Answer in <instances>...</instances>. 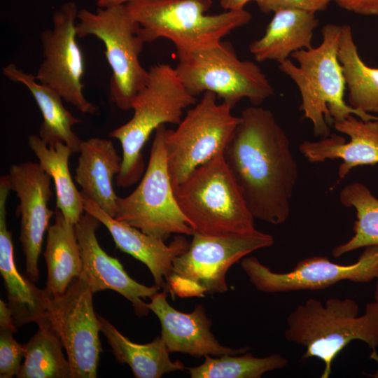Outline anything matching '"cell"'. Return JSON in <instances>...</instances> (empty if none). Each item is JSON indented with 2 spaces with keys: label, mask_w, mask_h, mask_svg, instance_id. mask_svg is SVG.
<instances>
[{
  "label": "cell",
  "mask_w": 378,
  "mask_h": 378,
  "mask_svg": "<svg viewBox=\"0 0 378 378\" xmlns=\"http://www.w3.org/2000/svg\"><path fill=\"white\" fill-rule=\"evenodd\" d=\"M194 233L244 234L256 230L254 217L220 153L192 171L174 188Z\"/></svg>",
  "instance_id": "obj_6"
},
{
  "label": "cell",
  "mask_w": 378,
  "mask_h": 378,
  "mask_svg": "<svg viewBox=\"0 0 378 378\" xmlns=\"http://www.w3.org/2000/svg\"><path fill=\"white\" fill-rule=\"evenodd\" d=\"M79 153L74 181L82 195L114 218L118 197L113 178L120 171L122 158L111 141L99 137L83 141Z\"/></svg>",
  "instance_id": "obj_21"
},
{
  "label": "cell",
  "mask_w": 378,
  "mask_h": 378,
  "mask_svg": "<svg viewBox=\"0 0 378 378\" xmlns=\"http://www.w3.org/2000/svg\"><path fill=\"white\" fill-rule=\"evenodd\" d=\"M285 338L305 348L302 358H316L324 369L321 378H328L337 355L351 342L360 340L372 349L378 360V302L374 300L359 315L358 303L351 298L328 299L323 304L309 298L287 317Z\"/></svg>",
  "instance_id": "obj_2"
},
{
  "label": "cell",
  "mask_w": 378,
  "mask_h": 378,
  "mask_svg": "<svg viewBox=\"0 0 378 378\" xmlns=\"http://www.w3.org/2000/svg\"><path fill=\"white\" fill-rule=\"evenodd\" d=\"M332 0H255L260 10L265 13L281 9H295L312 13L324 10Z\"/></svg>",
  "instance_id": "obj_32"
},
{
  "label": "cell",
  "mask_w": 378,
  "mask_h": 378,
  "mask_svg": "<svg viewBox=\"0 0 378 378\" xmlns=\"http://www.w3.org/2000/svg\"><path fill=\"white\" fill-rule=\"evenodd\" d=\"M24 344V362L18 378H71V369L65 358L63 344L48 319Z\"/></svg>",
  "instance_id": "obj_28"
},
{
  "label": "cell",
  "mask_w": 378,
  "mask_h": 378,
  "mask_svg": "<svg viewBox=\"0 0 378 378\" xmlns=\"http://www.w3.org/2000/svg\"><path fill=\"white\" fill-rule=\"evenodd\" d=\"M83 198L85 212L95 217L107 228L116 247L145 264L155 285L164 288V280L167 281L172 272L174 258L188 248L190 242L183 234H176L167 245L164 240L115 219L92 201L83 196Z\"/></svg>",
  "instance_id": "obj_19"
},
{
  "label": "cell",
  "mask_w": 378,
  "mask_h": 378,
  "mask_svg": "<svg viewBox=\"0 0 378 378\" xmlns=\"http://www.w3.org/2000/svg\"><path fill=\"white\" fill-rule=\"evenodd\" d=\"M101 332L106 337L113 354L120 364H127L136 378H160L172 372L184 370L180 360H172L160 337L141 344L124 336L106 318L99 316Z\"/></svg>",
  "instance_id": "obj_25"
},
{
  "label": "cell",
  "mask_w": 378,
  "mask_h": 378,
  "mask_svg": "<svg viewBox=\"0 0 378 378\" xmlns=\"http://www.w3.org/2000/svg\"><path fill=\"white\" fill-rule=\"evenodd\" d=\"M341 26L326 24L319 46L292 53L298 65L289 58L279 62V69L299 89L300 109L312 122L314 136L322 138L330 135L334 123L351 114L363 120H378V116L357 110L344 101L346 83L338 59Z\"/></svg>",
  "instance_id": "obj_3"
},
{
  "label": "cell",
  "mask_w": 378,
  "mask_h": 378,
  "mask_svg": "<svg viewBox=\"0 0 378 378\" xmlns=\"http://www.w3.org/2000/svg\"><path fill=\"white\" fill-rule=\"evenodd\" d=\"M273 237L255 230L227 236H209L195 232L188 249L176 256L167 280L172 295L202 298L228 290L226 274L234 263L251 253L272 246Z\"/></svg>",
  "instance_id": "obj_8"
},
{
  "label": "cell",
  "mask_w": 378,
  "mask_h": 378,
  "mask_svg": "<svg viewBox=\"0 0 378 378\" xmlns=\"http://www.w3.org/2000/svg\"><path fill=\"white\" fill-rule=\"evenodd\" d=\"M10 188L6 176L0 178V272L7 292V305L16 326L46 320L48 297L44 289L23 276L15 262L12 234L6 223V201Z\"/></svg>",
  "instance_id": "obj_20"
},
{
  "label": "cell",
  "mask_w": 378,
  "mask_h": 378,
  "mask_svg": "<svg viewBox=\"0 0 378 378\" xmlns=\"http://www.w3.org/2000/svg\"><path fill=\"white\" fill-rule=\"evenodd\" d=\"M212 4V0H136L125 6L139 24L138 34L144 43L167 38L178 57L218 43L251 20L245 9L209 15Z\"/></svg>",
  "instance_id": "obj_5"
},
{
  "label": "cell",
  "mask_w": 378,
  "mask_h": 378,
  "mask_svg": "<svg viewBox=\"0 0 378 378\" xmlns=\"http://www.w3.org/2000/svg\"><path fill=\"white\" fill-rule=\"evenodd\" d=\"M333 127L337 132L346 134L349 141H346L337 134H330L316 141H304L299 150L309 162L340 159L342 162L338 169L339 181L355 167L378 163L377 120H363L351 114L343 121L334 123Z\"/></svg>",
  "instance_id": "obj_18"
},
{
  "label": "cell",
  "mask_w": 378,
  "mask_h": 378,
  "mask_svg": "<svg viewBox=\"0 0 378 378\" xmlns=\"http://www.w3.org/2000/svg\"><path fill=\"white\" fill-rule=\"evenodd\" d=\"M338 59L348 90L349 105L378 115V68L370 67L362 60L348 24L341 26Z\"/></svg>",
  "instance_id": "obj_27"
},
{
  "label": "cell",
  "mask_w": 378,
  "mask_h": 378,
  "mask_svg": "<svg viewBox=\"0 0 378 378\" xmlns=\"http://www.w3.org/2000/svg\"><path fill=\"white\" fill-rule=\"evenodd\" d=\"M340 7L362 15H378V0H332Z\"/></svg>",
  "instance_id": "obj_33"
},
{
  "label": "cell",
  "mask_w": 378,
  "mask_h": 378,
  "mask_svg": "<svg viewBox=\"0 0 378 378\" xmlns=\"http://www.w3.org/2000/svg\"><path fill=\"white\" fill-rule=\"evenodd\" d=\"M318 21L315 13L281 9L274 12L264 35L249 45L255 61L288 59L292 53L312 48V40Z\"/></svg>",
  "instance_id": "obj_22"
},
{
  "label": "cell",
  "mask_w": 378,
  "mask_h": 378,
  "mask_svg": "<svg viewBox=\"0 0 378 378\" xmlns=\"http://www.w3.org/2000/svg\"><path fill=\"white\" fill-rule=\"evenodd\" d=\"M94 293L85 277L74 279L62 295L48 298L46 319L59 337L71 378H95L103 351L101 322L94 310Z\"/></svg>",
  "instance_id": "obj_12"
},
{
  "label": "cell",
  "mask_w": 378,
  "mask_h": 378,
  "mask_svg": "<svg viewBox=\"0 0 378 378\" xmlns=\"http://www.w3.org/2000/svg\"><path fill=\"white\" fill-rule=\"evenodd\" d=\"M146 303L161 325L160 338L172 353L187 354L195 357L239 355L248 346L232 349L221 345L211 331V321L202 304L190 313L176 310L167 300V291L158 292Z\"/></svg>",
  "instance_id": "obj_17"
},
{
  "label": "cell",
  "mask_w": 378,
  "mask_h": 378,
  "mask_svg": "<svg viewBox=\"0 0 378 378\" xmlns=\"http://www.w3.org/2000/svg\"><path fill=\"white\" fill-rule=\"evenodd\" d=\"M255 0H220L221 7L226 10H240L250 1Z\"/></svg>",
  "instance_id": "obj_35"
},
{
  "label": "cell",
  "mask_w": 378,
  "mask_h": 378,
  "mask_svg": "<svg viewBox=\"0 0 378 378\" xmlns=\"http://www.w3.org/2000/svg\"><path fill=\"white\" fill-rule=\"evenodd\" d=\"M239 118L225 161L254 218L282 224L299 176L289 139L269 109L253 105Z\"/></svg>",
  "instance_id": "obj_1"
},
{
  "label": "cell",
  "mask_w": 378,
  "mask_h": 378,
  "mask_svg": "<svg viewBox=\"0 0 378 378\" xmlns=\"http://www.w3.org/2000/svg\"><path fill=\"white\" fill-rule=\"evenodd\" d=\"M376 284H375V288H374V300L378 302V275L375 279Z\"/></svg>",
  "instance_id": "obj_37"
},
{
  "label": "cell",
  "mask_w": 378,
  "mask_h": 378,
  "mask_svg": "<svg viewBox=\"0 0 378 378\" xmlns=\"http://www.w3.org/2000/svg\"><path fill=\"white\" fill-rule=\"evenodd\" d=\"M241 266L249 281L259 291L286 293L328 288L342 281L367 283L378 275V246H368L358 260L351 265H340L327 257L304 258L290 272L277 273L253 256H245Z\"/></svg>",
  "instance_id": "obj_14"
},
{
  "label": "cell",
  "mask_w": 378,
  "mask_h": 378,
  "mask_svg": "<svg viewBox=\"0 0 378 378\" xmlns=\"http://www.w3.org/2000/svg\"><path fill=\"white\" fill-rule=\"evenodd\" d=\"M6 176L10 190L15 192L19 199V240L25 258L26 274L30 281L36 283L39 279L38 261L43 236L55 213L48 205L53 195L51 177L39 163L31 161L13 164Z\"/></svg>",
  "instance_id": "obj_15"
},
{
  "label": "cell",
  "mask_w": 378,
  "mask_h": 378,
  "mask_svg": "<svg viewBox=\"0 0 378 378\" xmlns=\"http://www.w3.org/2000/svg\"><path fill=\"white\" fill-rule=\"evenodd\" d=\"M78 13L74 1L66 2L54 11L52 28L41 34L43 60L35 78L80 112L93 113L97 107L83 94L84 60L76 40Z\"/></svg>",
  "instance_id": "obj_13"
},
{
  "label": "cell",
  "mask_w": 378,
  "mask_h": 378,
  "mask_svg": "<svg viewBox=\"0 0 378 378\" xmlns=\"http://www.w3.org/2000/svg\"><path fill=\"white\" fill-rule=\"evenodd\" d=\"M165 125L156 129L148 166L136 188L118 197L114 218L152 237L167 240L172 234L192 235L170 178L165 148Z\"/></svg>",
  "instance_id": "obj_10"
},
{
  "label": "cell",
  "mask_w": 378,
  "mask_h": 378,
  "mask_svg": "<svg viewBox=\"0 0 378 378\" xmlns=\"http://www.w3.org/2000/svg\"><path fill=\"white\" fill-rule=\"evenodd\" d=\"M288 363L279 354L260 358L246 352L241 356H206L200 365L188 370L192 378H260L265 372L285 368Z\"/></svg>",
  "instance_id": "obj_30"
},
{
  "label": "cell",
  "mask_w": 378,
  "mask_h": 378,
  "mask_svg": "<svg viewBox=\"0 0 378 378\" xmlns=\"http://www.w3.org/2000/svg\"><path fill=\"white\" fill-rule=\"evenodd\" d=\"M43 256L48 272L44 291L48 298H54L63 295L83 270L75 225L57 209L55 223L48 229Z\"/></svg>",
  "instance_id": "obj_24"
},
{
  "label": "cell",
  "mask_w": 378,
  "mask_h": 378,
  "mask_svg": "<svg viewBox=\"0 0 378 378\" xmlns=\"http://www.w3.org/2000/svg\"><path fill=\"white\" fill-rule=\"evenodd\" d=\"M197 102L182 83L175 68L163 63L150 67L144 86L132 102L133 116L108 133L120 142L122 149L121 168L115 177L118 186L130 187L142 176L141 150L150 134L162 125H178L183 111Z\"/></svg>",
  "instance_id": "obj_4"
},
{
  "label": "cell",
  "mask_w": 378,
  "mask_h": 378,
  "mask_svg": "<svg viewBox=\"0 0 378 378\" xmlns=\"http://www.w3.org/2000/svg\"><path fill=\"white\" fill-rule=\"evenodd\" d=\"M3 74L13 82L24 85L32 94L43 117L39 136L48 146L62 142L72 153H79L83 141L72 130L82 120L74 117L63 105L62 97L52 88L39 83L35 76L9 64L2 69Z\"/></svg>",
  "instance_id": "obj_23"
},
{
  "label": "cell",
  "mask_w": 378,
  "mask_h": 378,
  "mask_svg": "<svg viewBox=\"0 0 378 378\" xmlns=\"http://www.w3.org/2000/svg\"><path fill=\"white\" fill-rule=\"evenodd\" d=\"M177 57L176 74L195 97L211 92L234 107L243 99L259 106L274 94L260 68L239 59L229 42L220 41Z\"/></svg>",
  "instance_id": "obj_7"
},
{
  "label": "cell",
  "mask_w": 378,
  "mask_h": 378,
  "mask_svg": "<svg viewBox=\"0 0 378 378\" xmlns=\"http://www.w3.org/2000/svg\"><path fill=\"white\" fill-rule=\"evenodd\" d=\"M28 144L41 168L53 179L56 209L75 225L85 210L82 194L77 190L69 168L71 150L62 142L48 146L39 136L33 134L29 136Z\"/></svg>",
  "instance_id": "obj_26"
},
{
  "label": "cell",
  "mask_w": 378,
  "mask_h": 378,
  "mask_svg": "<svg viewBox=\"0 0 378 378\" xmlns=\"http://www.w3.org/2000/svg\"><path fill=\"white\" fill-rule=\"evenodd\" d=\"M233 107L205 92L174 130L166 129L167 162L174 189L195 169L223 153L239 122Z\"/></svg>",
  "instance_id": "obj_11"
},
{
  "label": "cell",
  "mask_w": 378,
  "mask_h": 378,
  "mask_svg": "<svg viewBox=\"0 0 378 378\" xmlns=\"http://www.w3.org/2000/svg\"><path fill=\"white\" fill-rule=\"evenodd\" d=\"M339 198L344 206L355 209L356 220L353 237L335 247L332 255L339 258L360 248L378 246V198L365 185L358 182L344 186Z\"/></svg>",
  "instance_id": "obj_29"
},
{
  "label": "cell",
  "mask_w": 378,
  "mask_h": 378,
  "mask_svg": "<svg viewBox=\"0 0 378 378\" xmlns=\"http://www.w3.org/2000/svg\"><path fill=\"white\" fill-rule=\"evenodd\" d=\"M14 332L0 328V377L11 378L17 375L24 358V344H20L13 337Z\"/></svg>",
  "instance_id": "obj_31"
},
{
  "label": "cell",
  "mask_w": 378,
  "mask_h": 378,
  "mask_svg": "<svg viewBox=\"0 0 378 378\" xmlns=\"http://www.w3.org/2000/svg\"><path fill=\"white\" fill-rule=\"evenodd\" d=\"M76 32L79 38L94 36L105 46L112 70L109 82L111 102L120 109H131L132 102L144 86L148 70L139 61L144 42L139 36V24L125 4L98 8L95 12L78 10Z\"/></svg>",
  "instance_id": "obj_9"
},
{
  "label": "cell",
  "mask_w": 378,
  "mask_h": 378,
  "mask_svg": "<svg viewBox=\"0 0 378 378\" xmlns=\"http://www.w3.org/2000/svg\"><path fill=\"white\" fill-rule=\"evenodd\" d=\"M0 328L10 329L14 332L17 331L16 326L13 318L12 312L6 302L1 300H0Z\"/></svg>",
  "instance_id": "obj_34"
},
{
  "label": "cell",
  "mask_w": 378,
  "mask_h": 378,
  "mask_svg": "<svg viewBox=\"0 0 378 378\" xmlns=\"http://www.w3.org/2000/svg\"><path fill=\"white\" fill-rule=\"evenodd\" d=\"M100 223L85 212L75 224L83 263L81 274L94 293L107 289L114 290L132 302L136 314L145 316L149 309L141 298H152L160 288L137 282L129 276L118 259L102 248L96 237Z\"/></svg>",
  "instance_id": "obj_16"
},
{
  "label": "cell",
  "mask_w": 378,
  "mask_h": 378,
  "mask_svg": "<svg viewBox=\"0 0 378 378\" xmlns=\"http://www.w3.org/2000/svg\"><path fill=\"white\" fill-rule=\"evenodd\" d=\"M136 0H96L98 8H108L111 6L126 4Z\"/></svg>",
  "instance_id": "obj_36"
}]
</instances>
